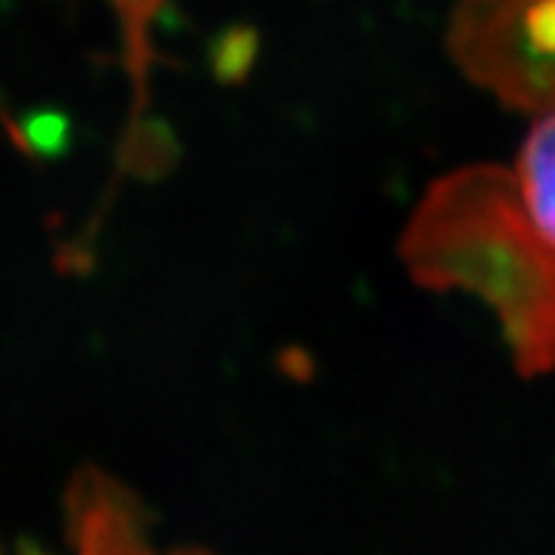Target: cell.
I'll list each match as a JSON object with an SVG mask.
<instances>
[{"label":"cell","instance_id":"5b68a950","mask_svg":"<svg viewBox=\"0 0 555 555\" xmlns=\"http://www.w3.org/2000/svg\"><path fill=\"white\" fill-rule=\"evenodd\" d=\"M108 3L117 12L119 26H122L125 60H128L133 82L139 86V103H142V86H145V74L151 66L147 31H151V23L156 21L165 0H108Z\"/></svg>","mask_w":555,"mask_h":555},{"label":"cell","instance_id":"3957f363","mask_svg":"<svg viewBox=\"0 0 555 555\" xmlns=\"http://www.w3.org/2000/svg\"><path fill=\"white\" fill-rule=\"evenodd\" d=\"M66 519L77 555H154L133 496L96 468L68 485Z\"/></svg>","mask_w":555,"mask_h":555},{"label":"cell","instance_id":"277c9868","mask_svg":"<svg viewBox=\"0 0 555 555\" xmlns=\"http://www.w3.org/2000/svg\"><path fill=\"white\" fill-rule=\"evenodd\" d=\"M516 182L533 224L555 244V114H547L527 133Z\"/></svg>","mask_w":555,"mask_h":555},{"label":"cell","instance_id":"8992f818","mask_svg":"<svg viewBox=\"0 0 555 555\" xmlns=\"http://www.w3.org/2000/svg\"><path fill=\"white\" fill-rule=\"evenodd\" d=\"M9 137L31 156H52L63 147L66 122L54 114H29L23 119H7Z\"/></svg>","mask_w":555,"mask_h":555},{"label":"cell","instance_id":"7a4b0ae2","mask_svg":"<svg viewBox=\"0 0 555 555\" xmlns=\"http://www.w3.org/2000/svg\"><path fill=\"white\" fill-rule=\"evenodd\" d=\"M448 49L504 105L555 114V0H460Z\"/></svg>","mask_w":555,"mask_h":555},{"label":"cell","instance_id":"6da1fadb","mask_svg":"<svg viewBox=\"0 0 555 555\" xmlns=\"http://www.w3.org/2000/svg\"><path fill=\"white\" fill-rule=\"evenodd\" d=\"M400 256L416 284L462 289L496 312L519 372L555 369V244L533 224L516 176L470 165L425 191Z\"/></svg>","mask_w":555,"mask_h":555},{"label":"cell","instance_id":"52a82bcc","mask_svg":"<svg viewBox=\"0 0 555 555\" xmlns=\"http://www.w3.org/2000/svg\"><path fill=\"white\" fill-rule=\"evenodd\" d=\"M170 555H212V553H207V550H198V547H184V550H176V553H170Z\"/></svg>","mask_w":555,"mask_h":555},{"label":"cell","instance_id":"ba28073f","mask_svg":"<svg viewBox=\"0 0 555 555\" xmlns=\"http://www.w3.org/2000/svg\"><path fill=\"white\" fill-rule=\"evenodd\" d=\"M26 555H40V553H26Z\"/></svg>","mask_w":555,"mask_h":555}]
</instances>
